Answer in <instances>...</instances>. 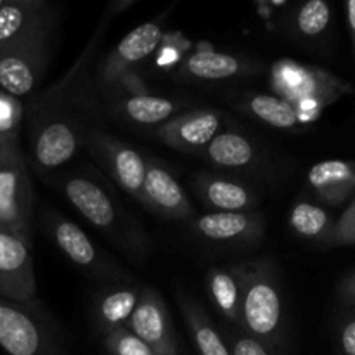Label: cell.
I'll return each instance as SVG.
<instances>
[{"label": "cell", "instance_id": "cell-1", "mask_svg": "<svg viewBox=\"0 0 355 355\" xmlns=\"http://www.w3.org/2000/svg\"><path fill=\"white\" fill-rule=\"evenodd\" d=\"M241 277V331L270 350L284 342V300L279 276L269 259L238 263Z\"/></svg>", "mask_w": 355, "mask_h": 355}, {"label": "cell", "instance_id": "cell-2", "mask_svg": "<svg viewBox=\"0 0 355 355\" xmlns=\"http://www.w3.org/2000/svg\"><path fill=\"white\" fill-rule=\"evenodd\" d=\"M66 200L83 215L85 220L107 236L116 246L123 248L132 259L148 255L149 243L142 229L123 210L116 196L101 179L75 173L59 182Z\"/></svg>", "mask_w": 355, "mask_h": 355}, {"label": "cell", "instance_id": "cell-3", "mask_svg": "<svg viewBox=\"0 0 355 355\" xmlns=\"http://www.w3.org/2000/svg\"><path fill=\"white\" fill-rule=\"evenodd\" d=\"M274 96L288 101L297 110L302 125L321 116L322 110L355 92L354 85L324 68L293 59H279L269 73Z\"/></svg>", "mask_w": 355, "mask_h": 355}, {"label": "cell", "instance_id": "cell-4", "mask_svg": "<svg viewBox=\"0 0 355 355\" xmlns=\"http://www.w3.org/2000/svg\"><path fill=\"white\" fill-rule=\"evenodd\" d=\"M0 349L7 355H66L45 318L30 304L0 298Z\"/></svg>", "mask_w": 355, "mask_h": 355}, {"label": "cell", "instance_id": "cell-5", "mask_svg": "<svg viewBox=\"0 0 355 355\" xmlns=\"http://www.w3.org/2000/svg\"><path fill=\"white\" fill-rule=\"evenodd\" d=\"M44 225L62 255L83 272L89 274L92 279L120 284L128 279L123 267L103 250L97 248L92 239L75 222L47 210L44 211Z\"/></svg>", "mask_w": 355, "mask_h": 355}, {"label": "cell", "instance_id": "cell-6", "mask_svg": "<svg viewBox=\"0 0 355 355\" xmlns=\"http://www.w3.org/2000/svg\"><path fill=\"white\" fill-rule=\"evenodd\" d=\"M33 222V187L19 149L0 158V229L30 241Z\"/></svg>", "mask_w": 355, "mask_h": 355}, {"label": "cell", "instance_id": "cell-7", "mask_svg": "<svg viewBox=\"0 0 355 355\" xmlns=\"http://www.w3.org/2000/svg\"><path fill=\"white\" fill-rule=\"evenodd\" d=\"M83 142L87 144L94 158L110 172L114 182L121 187L134 200H137L142 207H146L144 200V177H146V159L141 153L135 151L120 139L106 134V132L89 128L85 130Z\"/></svg>", "mask_w": 355, "mask_h": 355}, {"label": "cell", "instance_id": "cell-8", "mask_svg": "<svg viewBox=\"0 0 355 355\" xmlns=\"http://www.w3.org/2000/svg\"><path fill=\"white\" fill-rule=\"evenodd\" d=\"M52 35L33 38L0 52V89L24 97L38 87L51 61Z\"/></svg>", "mask_w": 355, "mask_h": 355}, {"label": "cell", "instance_id": "cell-9", "mask_svg": "<svg viewBox=\"0 0 355 355\" xmlns=\"http://www.w3.org/2000/svg\"><path fill=\"white\" fill-rule=\"evenodd\" d=\"M30 241L0 229V298L31 304L37 297V277Z\"/></svg>", "mask_w": 355, "mask_h": 355}, {"label": "cell", "instance_id": "cell-10", "mask_svg": "<svg viewBox=\"0 0 355 355\" xmlns=\"http://www.w3.org/2000/svg\"><path fill=\"white\" fill-rule=\"evenodd\" d=\"M198 238L214 245L246 246L262 241L266 218L259 211H208L189 220Z\"/></svg>", "mask_w": 355, "mask_h": 355}, {"label": "cell", "instance_id": "cell-11", "mask_svg": "<svg viewBox=\"0 0 355 355\" xmlns=\"http://www.w3.org/2000/svg\"><path fill=\"white\" fill-rule=\"evenodd\" d=\"M55 14L44 0H3L0 6V52L52 35Z\"/></svg>", "mask_w": 355, "mask_h": 355}, {"label": "cell", "instance_id": "cell-12", "mask_svg": "<svg viewBox=\"0 0 355 355\" xmlns=\"http://www.w3.org/2000/svg\"><path fill=\"white\" fill-rule=\"evenodd\" d=\"M85 132L68 118L44 114L35 125L31 156L37 168L52 170L68 163L78 151Z\"/></svg>", "mask_w": 355, "mask_h": 355}, {"label": "cell", "instance_id": "cell-13", "mask_svg": "<svg viewBox=\"0 0 355 355\" xmlns=\"http://www.w3.org/2000/svg\"><path fill=\"white\" fill-rule=\"evenodd\" d=\"M127 328L155 355H177V340L168 307L155 288H142L141 298Z\"/></svg>", "mask_w": 355, "mask_h": 355}, {"label": "cell", "instance_id": "cell-14", "mask_svg": "<svg viewBox=\"0 0 355 355\" xmlns=\"http://www.w3.org/2000/svg\"><path fill=\"white\" fill-rule=\"evenodd\" d=\"M224 128V114L218 110H194L159 125L155 135L172 149L203 153Z\"/></svg>", "mask_w": 355, "mask_h": 355}, {"label": "cell", "instance_id": "cell-15", "mask_svg": "<svg viewBox=\"0 0 355 355\" xmlns=\"http://www.w3.org/2000/svg\"><path fill=\"white\" fill-rule=\"evenodd\" d=\"M162 42L163 31L158 23H144L134 28L104 59L99 73L101 85L104 89L118 85L120 80L134 71L139 62L149 58Z\"/></svg>", "mask_w": 355, "mask_h": 355}, {"label": "cell", "instance_id": "cell-16", "mask_svg": "<svg viewBox=\"0 0 355 355\" xmlns=\"http://www.w3.org/2000/svg\"><path fill=\"white\" fill-rule=\"evenodd\" d=\"M144 200V208L163 217L187 222L196 217L186 191L159 159H146Z\"/></svg>", "mask_w": 355, "mask_h": 355}, {"label": "cell", "instance_id": "cell-17", "mask_svg": "<svg viewBox=\"0 0 355 355\" xmlns=\"http://www.w3.org/2000/svg\"><path fill=\"white\" fill-rule=\"evenodd\" d=\"M262 71V64L248 58L227 52L200 51L189 54L177 69V78L184 82H224L243 78Z\"/></svg>", "mask_w": 355, "mask_h": 355}, {"label": "cell", "instance_id": "cell-18", "mask_svg": "<svg viewBox=\"0 0 355 355\" xmlns=\"http://www.w3.org/2000/svg\"><path fill=\"white\" fill-rule=\"evenodd\" d=\"M194 193L210 211H255L259 196L245 182L218 173H200Z\"/></svg>", "mask_w": 355, "mask_h": 355}, {"label": "cell", "instance_id": "cell-19", "mask_svg": "<svg viewBox=\"0 0 355 355\" xmlns=\"http://www.w3.org/2000/svg\"><path fill=\"white\" fill-rule=\"evenodd\" d=\"M307 184L314 196L329 207H340L355 193V162L326 159L312 165Z\"/></svg>", "mask_w": 355, "mask_h": 355}, {"label": "cell", "instance_id": "cell-20", "mask_svg": "<svg viewBox=\"0 0 355 355\" xmlns=\"http://www.w3.org/2000/svg\"><path fill=\"white\" fill-rule=\"evenodd\" d=\"M203 156L210 165L222 170L250 172L259 168L260 153L255 142L238 130H222L207 146Z\"/></svg>", "mask_w": 355, "mask_h": 355}, {"label": "cell", "instance_id": "cell-21", "mask_svg": "<svg viewBox=\"0 0 355 355\" xmlns=\"http://www.w3.org/2000/svg\"><path fill=\"white\" fill-rule=\"evenodd\" d=\"M175 298L196 352L200 355H231L217 326L205 309L182 290L175 291Z\"/></svg>", "mask_w": 355, "mask_h": 355}, {"label": "cell", "instance_id": "cell-22", "mask_svg": "<svg viewBox=\"0 0 355 355\" xmlns=\"http://www.w3.org/2000/svg\"><path fill=\"white\" fill-rule=\"evenodd\" d=\"M142 288L137 284H118L103 291L94 304V319L103 333H110L128 324L141 298Z\"/></svg>", "mask_w": 355, "mask_h": 355}, {"label": "cell", "instance_id": "cell-23", "mask_svg": "<svg viewBox=\"0 0 355 355\" xmlns=\"http://www.w3.org/2000/svg\"><path fill=\"white\" fill-rule=\"evenodd\" d=\"M207 291L222 318L241 328V277L238 263L211 267L207 274Z\"/></svg>", "mask_w": 355, "mask_h": 355}, {"label": "cell", "instance_id": "cell-24", "mask_svg": "<svg viewBox=\"0 0 355 355\" xmlns=\"http://www.w3.org/2000/svg\"><path fill=\"white\" fill-rule=\"evenodd\" d=\"M236 106L243 113L279 130H295L302 125L297 110L274 94H245L236 101Z\"/></svg>", "mask_w": 355, "mask_h": 355}, {"label": "cell", "instance_id": "cell-25", "mask_svg": "<svg viewBox=\"0 0 355 355\" xmlns=\"http://www.w3.org/2000/svg\"><path fill=\"white\" fill-rule=\"evenodd\" d=\"M179 104L166 97L151 96V94H128L118 99L114 104V111L125 120L135 125L155 127L170 121V118L177 113Z\"/></svg>", "mask_w": 355, "mask_h": 355}, {"label": "cell", "instance_id": "cell-26", "mask_svg": "<svg viewBox=\"0 0 355 355\" xmlns=\"http://www.w3.org/2000/svg\"><path fill=\"white\" fill-rule=\"evenodd\" d=\"M288 224L298 238L326 246L335 220L326 208L311 203V201L300 200L291 208Z\"/></svg>", "mask_w": 355, "mask_h": 355}, {"label": "cell", "instance_id": "cell-27", "mask_svg": "<svg viewBox=\"0 0 355 355\" xmlns=\"http://www.w3.org/2000/svg\"><path fill=\"white\" fill-rule=\"evenodd\" d=\"M331 7L324 0L302 3L293 16V30L304 40H318L331 24Z\"/></svg>", "mask_w": 355, "mask_h": 355}, {"label": "cell", "instance_id": "cell-28", "mask_svg": "<svg viewBox=\"0 0 355 355\" xmlns=\"http://www.w3.org/2000/svg\"><path fill=\"white\" fill-rule=\"evenodd\" d=\"M24 107L17 97L0 90V148H17Z\"/></svg>", "mask_w": 355, "mask_h": 355}, {"label": "cell", "instance_id": "cell-29", "mask_svg": "<svg viewBox=\"0 0 355 355\" xmlns=\"http://www.w3.org/2000/svg\"><path fill=\"white\" fill-rule=\"evenodd\" d=\"M104 343H106L110 355H155L153 350L137 335H134L127 326L107 333Z\"/></svg>", "mask_w": 355, "mask_h": 355}, {"label": "cell", "instance_id": "cell-30", "mask_svg": "<svg viewBox=\"0 0 355 355\" xmlns=\"http://www.w3.org/2000/svg\"><path fill=\"white\" fill-rule=\"evenodd\" d=\"M355 245V194L350 201L349 207L343 210V214L340 215L335 220L331 229V234H329L328 246H349Z\"/></svg>", "mask_w": 355, "mask_h": 355}, {"label": "cell", "instance_id": "cell-31", "mask_svg": "<svg viewBox=\"0 0 355 355\" xmlns=\"http://www.w3.org/2000/svg\"><path fill=\"white\" fill-rule=\"evenodd\" d=\"M222 338L231 355H274L269 347L245 331H225Z\"/></svg>", "mask_w": 355, "mask_h": 355}, {"label": "cell", "instance_id": "cell-32", "mask_svg": "<svg viewBox=\"0 0 355 355\" xmlns=\"http://www.w3.org/2000/svg\"><path fill=\"white\" fill-rule=\"evenodd\" d=\"M336 343L340 355H355V314L347 312L336 324Z\"/></svg>", "mask_w": 355, "mask_h": 355}, {"label": "cell", "instance_id": "cell-33", "mask_svg": "<svg viewBox=\"0 0 355 355\" xmlns=\"http://www.w3.org/2000/svg\"><path fill=\"white\" fill-rule=\"evenodd\" d=\"M340 298L345 304V307L349 309V312L355 314V270L343 279L342 286H340Z\"/></svg>", "mask_w": 355, "mask_h": 355}, {"label": "cell", "instance_id": "cell-34", "mask_svg": "<svg viewBox=\"0 0 355 355\" xmlns=\"http://www.w3.org/2000/svg\"><path fill=\"white\" fill-rule=\"evenodd\" d=\"M347 9V24H349L350 42H352V55L355 59V0H349L345 3Z\"/></svg>", "mask_w": 355, "mask_h": 355}, {"label": "cell", "instance_id": "cell-35", "mask_svg": "<svg viewBox=\"0 0 355 355\" xmlns=\"http://www.w3.org/2000/svg\"><path fill=\"white\" fill-rule=\"evenodd\" d=\"M12 149H16V148H12ZM7 151H10V149H6V148H0V158H2L3 155H6Z\"/></svg>", "mask_w": 355, "mask_h": 355}, {"label": "cell", "instance_id": "cell-36", "mask_svg": "<svg viewBox=\"0 0 355 355\" xmlns=\"http://www.w3.org/2000/svg\"><path fill=\"white\" fill-rule=\"evenodd\" d=\"M2 2H3V0H0V6H2Z\"/></svg>", "mask_w": 355, "mask_h": 355}]
</instances>
